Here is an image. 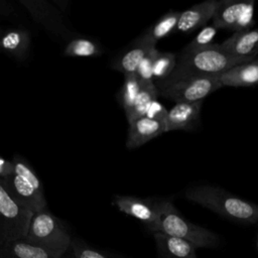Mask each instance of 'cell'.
<instances>
[{
    "instance_id": "cell-20",
    "label": "cell",
    "mask_w": 258,
    "mask_h": 258,
    "mask_svg": "<svg viewBox=\"0 0 258 258\" xmlns=\"http://www.w3.org/2000/svg\"><path fill=\"white\" fill-rule=\"evenodd\" d=\"M102 53L103 48L97 41L83 36L71 37L63 49V54L72 57H92Z\"/></svg>"
},
{
    "instance_id": "cell-3",
    "label": "cell",
    "mask_w": 258,
    "mask_h": 258,
    "mask_svg": "<svg viewBox=\"0 0 258 258\" xmlns=\"http://www.w3.org/2000/svg\"><path fill=\"white\" fill-rule=\"evenodd\" d=\"M158 220L150 230L152 233H163L168 236L180 238L198 248H216L220 244V237L199 225L187 221L167 200L155 201Z\"/></svg>"
},
{
    "instance_id": "cell-32",
    "label": "cell",
    "mask_w": 258,
    "mask_h": 258,
    "mask_svg": "<svg viewBox=\"0 0 258 258\" xmlns=\"http://www.w3.org/2000/svg\"><path fill=\"white\" fill-rule=\"evenodd\" d=\"M2 31H3V30H2V29H1V28H0V34H1V33H2Z\"/></svg>"
},
{
    "instance_id": "cell-13",
    "label": "cell",
    "mask_w": 258,
    "mask_h": 258,
    "mask_svg": "<svg viewBox=\"0 0 258 258\" xmlns=\"http://www.w3.org/2000/svg\"><path fill=\"white\" fill-rule=\"evenodd\" d=\"M164 132L165 128L162 121L153 120L146 116L137 118L129 123L126 147L128 149L138 148Z\"/></svg>"
},
{
    "instance_id": "cell-26",
    "label": "cell",
    "mask_w": 258,
    "mask_h": 258,
    "mask_svg": "<svg viewBox=\"0 0 258 258\" xmlns=\"http://www.w3.org/2000/svg\"><path fill=\"white\" fill-rule=\"evenodd\" d=\"M157 50L158 49L156 48V46L152 47L143 57V59L141 60V62L139 63L136 70L135 75L142 86H150L154 84L152 67H153V59Z\"/></svg>"
},
{
    "instance_id": "cell-11",
    "label": "cell",
    "mask_w": 258,
    "mask_h": 258,
    "mask_svg": "<svg viewBox=\"0 0 258 258\" xmlns=\"http://www.w3.org/2000/svg\"><path fill=\"white\" fill-rule=\"evenodd\" d=\"M203 101L190 103H175L166 114L163 121L165 132L174 130H189L200 120Z\"/></svg>"
},
{
    "instance_id": "cell-28",
    "label": "cell",
    "mask_w": 258,
    "mask_h": 258,
    "mask_svg": "<svg viewBox=\"0 0 258 258\" xmlns=\"http://www.w3.org/2000/svg\"><path fill=\"white\" fill-rule=\"evenodd\" d=\"M167 109L157 100H154L150 103L149 107L147 108V111L145 113V116L153 119V120H158V121H164L166 114H167Z\"/></svg>"
},
{
    "instance_id": "cell-9",
    "label": "cell",
    "mask_w": 258,
    "mask_h": 258,
    "mask_svg": "<svg viewBox=\"0 0 258 258\" xmlns=\"http://www.w3.org/2000/svg\"><path fill=\"white\" fill-rule=\"evenodd\" d=\"M20 4L28 11L33 20L47 32L61 37L73 36L63 21V15L52 3L45 0H20Z\"/></svg>"
},
{
    "instance_id": "cell-18",
    "label": "cell",
    "mask_w": 258,
    "mask_h": 258,
    "mask_svg": "<svg viewBox=\"0 0 258 258\" xmlns=\"http://www.w3.org/2000/svg\"><path fill=\"white\" fill-rule=\"evenodd\" d=\"M30 42V34L25 29L13 28L0 34V49L20 60L26 57Z\"/></svg>"
},
{
    "instance_id": "cell-2",
    "label": "cell",
    "mask_w": 258,
    "mask_h": 258,
    "mask_svg": "<svg viewBox=\"0 0 258 258\" xmlns=\"http://www.w3.org/2000/svg\"><path fill=\"white\" fill-rule=\"evenodd\" d=\"M184 197L229 220L244 223H258V205L243 200L219 186L196 185L185 190Z\"/></svg>"
},
{
    "instance_id": "cell-25",
    "label": "cell",
    "mask_w": 258,
    "mask_h": 258,
    "mask_svg": "<svg viewBox=\"0 0 258 258\" xmlns=\"http://www.w3.org/2000/svg\"><path fill=\"white\" fill-rule=\"evenodd\" d=\"M70 251L74 258H124L94 248L78 239H73Z\"/></svg>"
},
{
    "instance_id": "cell-12",
    "label": "cell",
    "mask_w": 258,
    "mask_h": 258,
    "mask_svg": "<svg viewBox=\"0 0 258 258\" xmlns=\"http://www.w3.org/2000/svg\"><path fill=\"white\" fill-rule=\"evenodd\" d=\"M218 3L219 0H207L180 12L175 30L181 33H191L206 26L207 22L213 19Z\"/></svg>"
},
{
    "instance_id": "cell-30",
    "label": "cell",
    "mask_w": 258,
    "mask_h": 258,
    "mask_svg": "<svg viewBox=\"0 0 258 258\" xmlns=\"http://www.w3.org/2000/svg\"><path fill=\"white\" fill-rule=\"evenodd\" d=\"M11 10L12 8L8 3L0 2V17H2L3 15H8L11 12Z\"/></svg>"
},
{
    "instance_id": "cell-27",
    "label": "cell",
    "mask_w": 258,
    "mask_h": 258,
    "mask_svg": "<svg viewBox=\"0 0 258 258\" xmlns=\"http://www.w3.org/2000/svg\"><path fill=\"white\" fill-rule=\"evenodd\" d=\"M218 28L214 25H206L198 32V34L192 38V40L185 46L186 48H203L213 44V40L216 37Z\"/></svg>"
},
{
    "instance_id": "cell-22",
    "label": "cell",
    "mask_w": 258,
    "mask_h": 258,
    "mask_svg": "<svg viewBox=\"0 0 258 258\" xmlns=\"http://www.w3.org/2000/svg\"><path fill=\"white\" fill-rule=\"evenodd\" d=\"M159 96V91L156 88L155 84L150 86H142L137 98L131 109L125 113L128 124L134 121L137 118L145 116L147 108L150 103L154 100H157Z\"/></svg>"
},
{
    "instance_id": "cell-14",
    "label": "cell",
    "mask_w": 258,
    "mask_h": 258,
    "mask_svg": "<svg viewBox=\"0 0 258 258\" xmlns=\"http://www.w3.org/2000/svg\"><path fill=\"white\" fill-rule=\"evenodd\" d=\"M219 45L234 56L255 58L258 56V28L234 32Z\"/></svg>"
},
{
    "instance_id": "cell-19",
    "label": "cell",
    "mask_w": 258,
    "mask_h": 258,
    "mask_svg": "<svg viewBox=\"0 0 258 258\" xmlns=\"http://www.w3.org/2000/svg\"><path fill=\"white\" fill-rule=\"evenodd\" d=\"M180 12L169 11L162 15L153 25L144 31L140 37L147 43L156 46V43L162 38L168 36L176 29Z\"/></svg>"
},
{
    "instance_id": "cell-10",
    "label": "cell",
    "mask_w": 258,
    "mask_h": 258,
    "mask_svg": "<svg viewBox=\"0 0 258 258\" xmlns=\"http://www.w3.org/2000/svg\"><path fill=\"white\" fill-rule=\"evenodd\" d=\"M113 204L117 209L142 222L150 231L158 220V212L155 203L132 196H116Z\"/></svg>"
},
{
    "instance_id": "cell-29",
    "label": "cell",
    "mask_w": 258,
    "mask_h": 258,
    "mask_svg": "<svg viewBox=\"0 0 258 258\" xmlns=\"http://www.w3.org/2000/svg\"><path fill=\"white\" fill-rule=\"evenodd\" d=\"M13 163L12 160H8L0 156V178L4 179L12 173Z\"/></svg>"
},
{
    "instance_id": "cell-16",
    "label": "cell",
    "mask_w": 258,
    "mask_h": 258,
    "mask_svg": "<svg viewBox=\"0 0 258 258\" xmlns=\"http://www.w3.org/2000/svg\"><path fill=\"white\" fill-rule=\"evenodd\" d=\"M156 250L161 258H198L197 248L180 238L163 233H153Z\"/></svg>"
},
{
    "instance_id": "cell-17",
    "label": "cell",
    "mask_w": 258,
    "mask_h": 258,
    "mask_svg": "<svg viewBox=\"0 0 258 258\" xmlns=\"http://www.w3.org/2000/svg\"><path fill=\"white\" fill-rule=\"evenodd\" d=\"M217 78L223 87H251L258 85V56L250 61L231 68Z\"/></svg>"
},
{
    "instance_id": "cell-8",
    "label": "cell",
    "mask_w": 258,
    "mask_h": 258,
    "mask_svg": "<svg viewBox=\"0 0 258 258\" xmlns=\"http://www.w3.org/2000/svg\"><path fill=\"white\" fill-rule=\"evenodd\" d=\"M255 1L219 0L213 17V25L218 29H230L235 32L252 29Z\"/></svg>"
},
{
    "instance_id": "cell-5",
    "label": "cell",
    "mask_w": 258,
    "mask_h": 258,
    "mask_svg": "<svg viewBox=\"0 0 258 258\" xmlns=\"http://www.w3.org/2000/svg\"><path fill=\"white\" fill-rule=\"evenodd\" d=\"M13 170L2 179L9 194L32 214L47 208L42 183L28 162L19 155L12 159Z\"/></svg>"
},
{
    "instance_id": "cell-6",
    "label": "cell",
    "mask_w": 258,
    "mask_h": 258,
    "mask_svg": "<svg viewBox=\"0 0 258 258\" xmlns=\"http://www.w3.org/2000/svg\"><path fill=\"white\" fill-rule=\"evenodd\" d=\"M32 213L20 205L0 178V247L24 239Z\"/></svg>"
},
{
    "instance_id": "cell-1",
    "label": "cell",
    "mask_w": 258,
    "mask_h": 258,
    "mask_svg": "<svg viewBox=\"0 0 258 258\" xmlns=\"http://www.w3.org/2000/svg\"><path fill=\"white\" fill-rule=\"evenodd\" d=\"M256 58V57H255ZM254 58L238 57L221 49L213 43L207 47L189 49L184 47L176 56V63L167 79L154 83L160 87L172 82L191 77H218L231 68Z\"/></svg>"
},
{
    "instance_id": "cell-4",
    "label": "cell",
    "mask_w": 258,
    "mask_h": 258,
    "mask_svg": "<svg viewBox=\"0 0 258 258\" xmlns=\"http://www.w3.org/2000/svg\"><path fill=\"white\" fill-rule=\"evenodd\" d=\"M23 240L63 258L70 250L73 238L61 222L45 208L32 214Z\"/></svg>"
},
{
    "instance_id": "cell-24",
    "label": "cell",
    "mask_w": 258,
    "mask_h": 258,
    "mask_svg": "<svg viewBox=\"0 0 258 258\" xmlns=\"http://www.w3.org/2000/svg\"><path fill=\"white\" fill-rule=\"evenodd\" d=\"M176 53L157 50L153 59V80L154 83L162 82L169 77L176 63Z\"/></svg>"
},
{
    "instance_id": "cell-23",
    "label": "cell",
    "mask_w": 258,
    "mask_h": 258,
    "mask_svg": "<svg viewBox=\"0 0 258 258\" xmlns=\"http://www.w3.org/2000/svg\"><path fill=\"white\" fill-rule=\"evenodd\" d=\"M141 88L142 85L136 75L124 76V82L119 90L117 99L125 113L128 112L133 106Z\"/></svg>"
},
{
    "instance_id": "cell-31",
    "label": "cell",
    "mask_w": 258,
    "mask_h": 258,
    "mask_svg": "<svg viewBox=\"0 0 258 258\" xmlns=\"http://www.w3.org/2000/svg\"><path fill=\"white\" fill-rule=\"evenodd\" d=\"M257 247H258V234H257Z\"/></svg>"
},
{
    "instance_id": "cell-15",
    "label": "cell",
    "mask_w": 258,
    "mask_h": 258,
    "mask_svg": "<svg viewBox=\"0 0 258 258\" xmlns=\"http://www.w3.org/2000/svg\"><path fill=\"white\" fill-rule=\"evenodd\" d=\"M152 47L155 46L147 43L139 36L133 41L130 47L114 58L111 67L124 76L135 75L139 63Z\"/></svg>"
},
{
    "instance_id": "cell-21",
    "label": "cell",
    "mask_w": 258,
    "mask_h": 258,
    "mask_svg": "<svg viewBox=\"0 0 258 258\" xmlns=\"http://www.w3.org/2000/svg\"><path fill=\"white\" fill-rule=\"evenodd\" d=\"M2 249L7 254V258H58L43 248L28 243L23 239L11 242L2 247Z\"/></svg>"
},
{
    "instance_id": "cell-7",
    "label": "cell",
    "mask_w": 258,
    "mask_h": 258,
    "mask_svg": "<svg viewBox=\"0 0 258 258\" xmlns=\"http://www.w3.org/2000/svg\"><path fill=\"white\" fill-rule=\"evenodd\" d=\"M222 87L217 77H191L156 88L160 96L175 103H190L204 101L206 97Z\"/></svg>"
}]
</instances>
